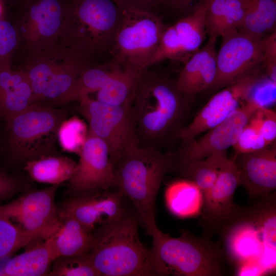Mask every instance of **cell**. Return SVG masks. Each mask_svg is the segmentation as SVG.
<instances>
[{
	"mask_svg": "<svg viewBox=\"0 0 276 276\" xmlns=\"http://www.w3.org/2000/svg\"><path fill=\"white\" fill-rule=\"evenodd\" d=\"M76 170L68 180L70 195L116 186L113 168L108 147L100 138L89 131L79 155Z\"/></svg>",
	"mask_w": 276,
	"mask_h": 276,
	"instance_id": "obj_18",
	"label": "cell"
},
{
	"mask_svg": "<svg viewBox=\"0 0 276 276\" xmlns=\"http://www.w3.org/2000/svg\"><path fill=\"white\" fill-rule=\"evenodd\" d=\"M90 60L58 40L47 48L28 53L21 68L32 89V104H61L73 101L76 82Z\"/></svg>",
	"mask_w": 276,
	"mask_h": 276,
	"instance_id": "obj_5",
	"label": "cell"
},
{
	"mask_svg": "<svg viewBox=\"0 0 276 276\" xmlns=\"http://www.w3.org/2000/svg\"><path fill=\"white\" fill-rule=\"evenodd\" d=\"M248 123L256 128L269 144L275 141L276 113L274 111L267 107H259L251 115Z\"/></svg>",
	"mask_w": 276,
	"mask_h": 276,
	"instance_id": "obj_36",
	"label": "cell"
},
{
	"mask_svg": "<svg viewBox=\"0 0 276 276\" xmlns=\"http://www.w3.org/2000/svg\"><path fill=\"white\" fill-rule=\"evenodd\" d=\"M265 76L276 82V31L264 38Z\"/></svg>",
	"mask_w": 276,
	"mask_h": 276,
	"instance_id": "obj_39",
	"label": "cell"
},
{
	"mask_svg": "<svg viewBox=\"0 0 276 276\" xmlns=\"http://www.w3.org/2000/svg\"><path fill=\"white\" fill-rule=\"evenodd\" d=\"M122 10L137 9L152 11V9L160 4L163 0H112Z\"/></svg>",
	"mask_w": 276,
	"mask_h": 276,
	"instance_id": "obj_41",
	"label": "cell"
},
{
	"mask_svg": "<svg viewBox=\"0 0 276 276\" xmlns=\"http://www.w3.org/2000/svg\"><path fill=\"white\" fill-rule=\"evenodd\" d=\"M2 4L0 1V17L2 16Z\"/></svg>",
	"mask_w": 276,
	"mask_h": 276,
	"instance_id": "obj_43",
	"label": "cell"
},
{
	"mask_svg": "<svg viewBox=\"0 0 276 276\" xmlns=\"http://www.w3.org/2000/svg\"><path fill=\"white\" fill-rule=\"evenodd\" d=\"M264 73L245 77L220 90L208 101L193 120L180 131L177 139L188 142L216 126L245 101Z\"/></svg>",
	"mask_w": 276,
	"mask_h": 276,
	"instance_id": "obj_16",
	"label": "cell"
},
{
	"mask_svg": "<svg viewBox=\"0 0 276 276\" xmlns=\"http://www.w3.org/2000/svg\"><path fill=\"white\" fill-rule=\"evenodd\" d=\"M252 152L237 153L234 159L238 171L239 186L251 198H264L276 189L275 145Z\"/></svg>",
	"mask_w": 276,
	"mask_h": 276,
	"instance_id": "obj_19",
	"label": "cell"
},
{
	"mask_svg": "<svg viewBox=\"0 0 276 276\" xmlns=\"http://www.w3.org/2000/svg\"><path fill=\"white\" fill-rule=\"evenodd\" d=\"M227 158L226 151H221L176 168L185 178L196 183L203 195L214 185L220 170Z\"/></svg>",
	"mask_w": 276,
	"mask_h": 276,
	"instance_id": "obj_28",
	"label": "cell"
},
{
	"mask_svg": "<svg viewBox=\"0 0 276 276\" xmlns=\"http://www.w3.org/2000/svg\"><path fill=\"white\" fill-rule=\"evenodd\" d=\"M76 166L77 163L67 157L52 155L27 161L24 169L38 182L59 186L71 179Z\"/></svg>",
	"mask_w": 276,
	"mask_h": 276,
	"instance_id": "obj_25",
	"label": "cell"
},
{
	"mask_svg": "<svg viewBox=\"0 0 276 276\" xmlns=\"http://www.w3.org/2000/svg\"><path fill=\"white\" fill-rule=\"evenodd\" d=\"M141 72L124 67L106 86L97 91V100L114 106L130 103Z\"/></svg>",
	"mask_w": 276,
	"mask_h": 276,
	"instance_id": "obj_30",
	"label": "cell"
},
{
	"mask_svg": "<svg viewBox=\"0 0 276 276\" xmlns=\"http://www.w3.org/2000/svg\"><path fill=\"white\" fill-rule=\"evenodd\" d=\"M59 41L90 60L109 54L122 11L112 0H67Z\"/></svg>",
	"mask_w": 276,
	"mask_h": 276,
	"instance_id": "obj_6",
	"label": "cell"
},
{
	"mask_svg": "<svg viewBox=\"0 0 276 276\" xmlns=\"http://www.w3.org/2000/svg\"><path fill=\"white\" fill-rule=\"evenodd\" d=\"M250 0H225V15L221 37L238 31Z\"/></svg>",
	"mask_w": 276,
	"mask_h": 276,
	"instance_id": "obj_35",
	"label": "cell"
},
{
	"mask_svg": "<svg viewBox=\"0 0 276 276\" xmlns=\"http://www.w3.org/2000/svg\"><path fill=\"white\" fill-rule=\"evenodd\" d=\"M217 39L210 38L185 63L175 81L177 89L188 100L208 90L216 74Z\"/></svg>",
	"mask_w": 276,
	"mask_h": 276,
	"instance_id": "obj_21",
	"label": "cell"
},
{
	"mask_svg": "<svg viewBox=\"0 0 276 276\" xmlns=\"http://www.w3.org/2000/svg\"><path fill=\"white\" fill-rule=\"evenodd\" d=\"M123 67L111 59L104 64L86 68L79 77L74 89L73 101H79L83 97L95 93L106 86L123 69Z\"/></svg>",
	"mask_w": 276,
	"mask_h": 276,
	"instance_id": "obj_29",
	"label": "cell"
},
{
	"mask_svg": "<svg viewBox=\"0 0 276 276\" xmlns=\"http://www.w3.org/2000/svg\"><path fill=\"white\" fill-rule=\"evenodd\" d=\"M32 104V89L23 70L12 66L0 68V117L6 120Z\"/></svg>",
	"mask_w": 276,
	"mask_h": 276,
	"instance_id": "obj_22",
	"label": "cell"
},
{
	"mask_svg": "<svg viewBox=\"0 0 276 276\" xmlns=\"http://www.w3.org/2000/svg\"><path fill=\"white\" fill-rule=\"evenodd\" d=\"M79 102L78 109L88 123V131L106 143L112 166L140 145L129 103L111 105L89 95Z\"/></svg>",
	"mask_w": 276,
	"mask_h": 276,
	"instance_id": "obj_10",
	"label": "cell"
},
{
	"mask_svg": "<svg viewBox=\"0 0 276 276\" xmlns=\"http://www.w3.org/2000/svg\"><path fill=\"white\" fill-rule=\"evenodd\" d=\"M66 116L62 109L34 103L6 120L7 145L12 159L26 162L55 155L58 129Z\"/></svg>",
	"mask_w": 276,
	"mask_h": 276,
	"instance_id": "obj_8",
	"label": "cell"
},
{
	"mask_svg": "<svg viewBox=\"0 0 276 276\" xmlns=\"http://www.w3.org/2000/svg\"><path fill=\"white\" fill-rule=\"evenodd\" d=\"M239 186L237 167L233 159L227 158L214 185L203 194L200 215L208 226L218 231L235 213L238 205L234 203V196Z\"/></svg>",
	"mask_w": 276,
	"mask_h": 276,
	"instance_id": "obj_20",
	"label": "cell"
},
{
	"mask_svg": "<svg viewBox=\"0 0 276 276\" xmlns=\"http://www.w3.org/2000/svg\"><path fill=\"white\" fill-rule=\"evenodd\" d=\"M88 132V127L86 123L74 116L61 122L57 131V141L63 151L79 155Z\"/></svg>",
	"mask_w": 276,
	"mask_h": 276,
	"instance_id": "obj_32",
	"label": "cell"
},
{
	"mask_svg": "<svg viewBox=\"0 0 276 276\" xmlns=\"http://www.w3.org/2000/svg\"><path fill=\"white\" fill-rule=\"evenodd\" d=\"M275 0H250L238 31L265 38L275 31Z\"/></svg>",
	"mask_w": 276,
	"mask_h": 276,
	"instance_id": "obj_27",
	"label": "cell"
},
{
	"mask_svg": "<svg viewBox=\"0 0 276 276\" xmlns=\"http://www.w3.org/2000/svg\"><path fill=\"white\" fill-rule=\"evenodd\" d=\"M57 257L52 236L1 264L0 276H48Z\"/></svg>",
	"mask_w": 276,
	"mask_h": 276,
	"instance_id": "obj_23",
	"label": "cell"
},
{
	"mask_svg": "<svg viewBox=\"0 0 276 276\" xmlns=\"http://www.w3.org/2000/svg\"><path fill=\"white\" fill-rule=\"evenodd\" d=\"M67 5V0H25L15 25L27 53L59 40Z\"/></svg>",
	"mask_w": 276,
	"mask_h": 276,
	"instance_id": "obj_12",
	"label": "cell"
},
{
	"mask_svg": "<svg viewBox=\"0 0 276 276\" xmlns=\"http://www.w3.org/2000/svg\"><path fill=\"white\" fill-rule=\"evenodd\" d=\"M139 222L136 214L126 210L92 232L87 254L99 276H155L151 249L139 237Z\"/></svg>",
	"mask_w": 276,
	"mask_h": 276,
	"instance_id": "obj_3",
	"label": "cell"
},
{
	"mask_svg": "<svg viewBox=\"0 0 276 276\" xmlns=\"http://www.w3.org/2000/svg\"><path fill=\"white\" fill-rule=\"evenodd\" d=\"M125 197L117 188L70 195L58 206L59 217H72L92 232L97 225L114 221L124 214L126 210L123 201Z\"/></svg>",
	"mask_w": 276,
	"mask_h": 276,
	"instance_id": "obj_15",
	"label": "cell"
},
{
	"mask_svg": "<svg viewBox=\"0 0 276 276\" xmlns=\"http://www.w3.org/2000/svg\"><path fill=\"white\" fill-rule=\"evenodd\" d=\"M22 188L21 181L0 168V203L16 195Z\"/></svg>",
	"mask_w": 276,
	"mask_h": 276,
	"instance_id": "obj_40",
	"label": "cell"
},
{
	"mask_svg": "<svg viewBox=\"0 0 276 276\" xmlns=\"http://www.w3.org/2000/svg\"><path fill=\"white\" fill-rule=\"evenodd\" d=\"M216 57V74L208 90H219L247 76L265 74L264 38L237 31L225 35Z\"/></svg>",
	"mask_w": 276,
	"mask_h": 276,
	"instance_id": "obj_11",
	"label": "cell"
},
{
	"mask_svg": "<svg viewBox=\"0 0 276 276\" xmlns=\"http://www.w3.org/2000/svg\"><path fill=\"white\" fill-rule=\"evenodd\" d=\"M210 2L200 4L191 14L166 27L147 67L167 59L186 63L200 48L206 35L205 17Z\"/></svg>",
	"mask_w": 276,
	"mask_h": 276,
	"instance_id": "obj_17",
	"label": "cell"
},
{
	"mask_svg": "<svg viewBox=\"0 0 276 276\" xmlns=\"http://www.w3.org/2000/svg\"><path fill=\"white\" fill-rule=\"evenodd\" d=\"M225 14V0L211 1L205 17V31L210 38L221 37Z\"/></svg>",
	"mask_w": 276,
	"mask_h": 276,
	"instance_id": "obj_38",
	"label": "cell"
},
{
	"mask_svg": "<svg viewBox=\"0 0 276 276\" xmlns=\"http://www.w3.org/2000/svg\"><path fill=\"white\" fill-rule=\"evenodd\" d=\"M166 28L153 11L122 10L109 54L123 67L141 72L154 57Z\"/></svg>",
	"mask_w": 276,
	"mask_h": 276,
	"instance_id": "obj_9",
	"label": "cell"
},
{
	"mask_svg": "<svg viewBox=\"0 0 276 276\" xmlns=\"http://www.w3.org/2000/svg\"><path fill=\"white\" fill-rule=\"evenodd\" d=\"M269 144L259 130L247 122L233 146L237 153H246L261 150Z\"/></svg>",
	"mask_w": 276,
	"mask_h": 276,
	"instance_id": "obj_37",
	"label": "cell"
},
{
	"mask_svg": "<svg viewBox=\"0 0 276 276\" xmlns=\"http://www.w3.org/2000/svg\"><path fill=\"white\" fill-rule=\"evenodd\" d=\"M150 235L155 275L219 276L224 254L221 245L183 232L177 238L157 226Z\"/></svg>",
	"mask_w": 276,
	"mask_h": 276,
	"instance_id": "obj_7",
	"label": "cell"
},
{
	"mask_svg": "<svg viewBox=\"0 0 276 276\" xmlns=\"http://www.w3.org/2000/svg\"><path fill=\"white\" fill-rule=\"evenodd\" d=\"M188 101L175 81L149 67L140 73L129 103L140 145L160 149L185 126Z\"/></svg>",
	"mask_w": 276,
	"mask_h": 276,
	"instance_id": "obj_2",
	"label": "cell"
},
{
	"mask_svg": "<svg viewBox=\"0 0 276 276\" xmlns=\"http://www.w3.org/2000/svg\"><path fill=\"white\" fill-rule=\"evenodd\" d=\"M165 199L169 211L180 218L196 217L200 214L203 202L201 190L187 178L177 179L168 185Z\"/></svg>",
	"mask_w": 276,
	"mask_h": 276,
	"instance_id": "obj_24",
	"label": "cell"
},
{
	"mask_svg": "<svg viewBox=\"0 0 276 276\" xmlns=\"http://www.w3.org/2000/svg\"><path fill=\"white\" fill-rule=\"evenodd\" d=\"M259 107L255 102L247 98L241 106L221 123L201 136L183 143L176 159L173 157V168L226 151L233 147L249 118Z\"/></svg>",
	"mask_w": 276,
	"mask_h": 276,
	"instance_id": "obj_13",
	"label": "cell"
},
{
	"mask_svg": "<svg viewBox=\"0 0 276 276\" xmlns=\"http://www.w3.org/2000/svg\"><path fill=\"white\" fill-rule=\"evenodd\" d=\"M20 44L14 23L0 17V68L12 66L13 58Z\"/></svg>",
	"mask_w": 276,
	"mask_h": 276,
	"instance_id": "obj_34",
	"label": "cell"
},
{
	"mask_svg": "<svg viewBox=\"0 0 276 276\" xmlns=\"http://www.w3.org/2000/svg\"><path fill=\"white\" fill-rule=\"evenodd\" d=\"M116 186L134 206L149 235L157 226L155 201L166 174L173 168V158L157 148L139 145L113 165Z\"/></svg>",
	"mask_w": 276,
	"mask_h": 276,
	"instance_id": "obj_4",
	"label": "cell"
},
{
	"mask_svg": "<svg viewBox=\"0 0 276 276\" xmlns=\"http://www.w3.org/2000/svg\"><path fill=\"white\" fill-rule=\"evenodd\" d=\"M275 193L245 208L238 206L218 231L224 257L238 275L272 274L276 267Z\"/></svg>",
	"mask_w": 276,
	"mask_h": 276,
	"instance_id": "obj_1",
	"label": "cell"
},
{
	"mask_svg": "<svg viewBox=\"0 0 276 276\" xmlns=\"http://www.w3.org/2000/svg\"><path fill=\"white\" fill-rule=\"evenodd\" d=\"M50 237L43 232L23 229L9 220L0 218V262L32 242Z\"/></svg>",
	"mask_w": 276,
	"mask_h": 276,
	"instance_id": "obj_31",
	"label": "cell"
},
{
	"mask_svg": "<svg viewBox=\"0 0 276 276\" xmlns=\"http://www.w3.org/2000/svg\"><path fill=\"white\" fill-rule=\"evenodd\" d=\"M211 0H163L162 4L179 11L192 12L201 4Z\"/></svg>",
	"mask_w": 276,
	"mask_h": 276,
	"instance_id": "obj_42",
	"label": "cell"
},
{
	"mask_svg": "<svg viewBox=\"0 0 276 276\" xmlns=\"http://www.w3.org/2000/svg\"><path fill=\"white\" fill-rule=\"evenodd\" d=\"M59 219L60 225L53 236L58 257L86 254L90 246L92 232L72 217H62Z\"/></svg>",
	"mask_w": 276,
	"mask_h": 276,
	"instance_id": "obj_26",
	"label": "cell"
},
{
	"mask_svg": "<svg viewBox=\"0 0 276 276\" xmlns=\"http://www.w3.org/2000/svg\"><path fill=\"white\" fill-rule=\"evenodd\" d=\"M58 186L27 192L5 204H0V218L14 221L23 229L53 236L60 221L55 195Z\"/></svg>",
	"mask_w": 276,
	"mask_h": 276,
	"instance_id": "obj_14",
	"label": "cell"
},
{
	"mask_svg": "<svg viewBox=\"0 0 276 276\" xmlns=\"http://www.w3.org/2000/svg\"><path fill=\"white\" fill-rule=\"evenodd\" d=\"M50 276H99L87 253L59 256L53 262Z\"/></svg>",
	"mask_w": 276,
	"mask_h": 276,
	"instance_id": "obj_33",
	"label": "cell"
}]
</instances>
